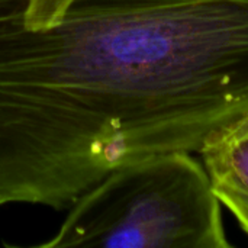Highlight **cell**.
Masks as SVG:
<instances>
[{"instance_id":"1","label":"cell","mask_w":248,"mask_h":248,"mask_svg":"<svg viewBox=\"0 0 248 248\" xmlns=\"http://www.w3.org/2000/svg\"><path fill=\"white\" fill-rule=\"evenodd\" d=\"M248 115V0H0V183L68 209L112 170L201 153Z\"/></svg>"},{"instance_id":"2","label":"cell","mask_w":248,"mask_h":248,"mask_svg":"<svg viewBox=\"0 0 248 248\" xmlns=\"http://www.w3.org/2000/svg\"><path fill=\"white\" fill-rule=\"evenodd\" d=\"M39 247L228 248L221 202L192 153L124 164L81 195Z\"/></svg>"},{"instance_id":"3","label":"cell","mask_w":248,"mask_h":248,"mask_svg":"<svg viewBox=\"0 0 248 248\" xmlns=\"http://www.w3.org/2000/svg\"><path fill=\"white\" fill-rule=\"evenodd\" d=\"M199 154L212 182L248 192V138L221 140Z\"/></svg>"},{"instance_id":"4","label":"cell","mask_w":248,"mask_h":248,"mask_svg":"<svg viewBox=\"0 0 248 248\" xmlns=\"http://www.w3.org/2000/svg\"><path fill=\"white\" fill-rule=\"evenodd\" d=\"M214 190L218 196L221 205L227 206V209L234 215L241 228L248 234V192L238 187L228 186L225 183H215Z\"/></svg>"},{"instance_id":"5","label":"cell","mask_w":248,"mask_h":248,"mask_svg":"<svg viewBox=\"0 0 248 248\" xmlns=\"http://www.w3.org/2000/svg\"><path fill=\"white\" fill-rule=\"evenodd\" d=\"M240 138H248V115L244 116L240 122H237L221 140H240Z\"/></svg>"},{"instance_id":"6","label":"cell","mask_w":248,"mask_h":248,"mask_svg":"<svg viewBox=\"0 0 248 248\" xmlns=\"http://www.w3.org/2000/svg\"><path fill=\"white\" fill-rule=\"evenodd\" d=\"M1 205H3V202H1V199H0V206H1Z\"/></svg>"}]
</instances>
